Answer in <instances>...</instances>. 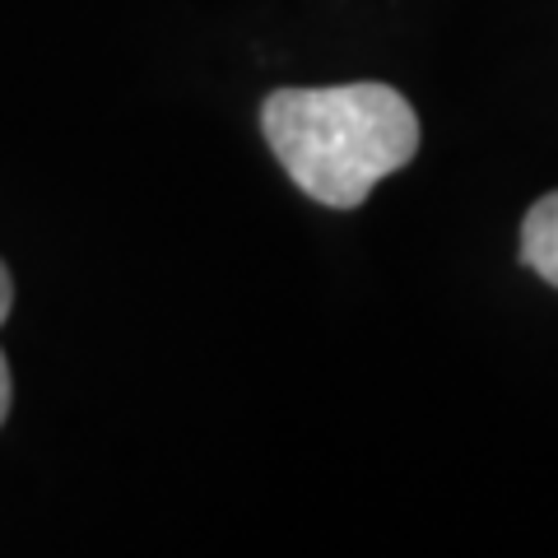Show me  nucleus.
Listing matches in <instances>:
<instances>
[{
  "instance_id": "f257e3e1",
  "label": "nucleus",
  "mask_w": 558,
  "mask_h": 558,
  "mask_svg": "<svg viewBox=\"0 0 558 558\" xmlns=\"http://www.w3.org/2000/svg\"><path fill=\"white\" fill-rule=\"evenodd\" d=\"M260 131L289 182L330 209L363 205L418 154V117L391 84L275 89Z\"/></svg>"
},
{
  "instance_id": "f03ea898",
  "label": "nucleus",
  "mask_w": 558,
  "mask_h": 558,
  "mask_svg": "<svg viewBox=\"0 0 558 558\" xmlns=\"http://www.w3.org/2000/svg\"><path fill=\"white\" fill-rule=\"evenodd\" d=\"M521 260L545 284L558 289V191H549V196H539L531 205L526 223H521Z\"/></svg>"
},
{
  "instance_id": "7ed1b4c3",
  "label": "nucleus",
  "mask_w": 558,
  "mask_h": 558,
  "mask_svg": "<svg viewBox=\"0 0 558 558\" xmlns=\"http://www.w3.org/2000/svg\"><path fill=\"white\" fill-rule=\"evenodd\" d=\"M10 307H14V279H10V270H5V260H0V326H5Z\"/></svg>"
},
{
  "instance_id": "20e7f679",
  "label": "nucleus",
  "mask_w": 558,
  "mask_h": 558,
  "mask_svg": "<svg viewBox=\"0 0 558 558\" xmlns=\"http://www.w3.org/2000/svg\"><path fill=\"white\" fill-rule=\"evenodd\" d=\"M10 396H14V387H10V363H5V354H0V424H5V414H10Z\"/></svg>"
}]
</instances>
